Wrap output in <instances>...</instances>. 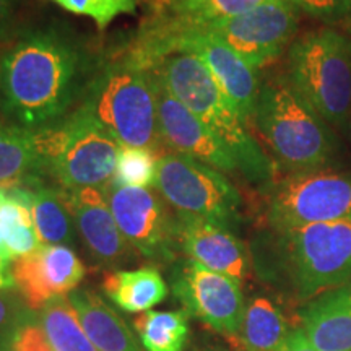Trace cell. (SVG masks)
I'll return each mask as SVG.
<instances>
[{
	"mask_svg": "<svg viewBox=\"0 0 351 351\" xmlns=\"http://www.w3.org/2000/svg\"><path fill=\"white\" fill-rule=\"evenodd\" d=\"M103 57L62 21L19 29L0 51V116L28 130L60 124L82 104Z\"/></svg>",
	"mask_w": 351,
	"mask_h": 351,
	"instance_id": "1",
	"label": "cell"
},
{
	"mask_svg": "<svg viewBox=\"0 0 351 351\" xmlns=\"http://www.w3.org/2000/svg\"><path fill=\"white\" fill-rule=\"evenodd\" d=\"M256 267L298 302H309L351 280V217L269 230L256 244Z\"/></svg>",
	"mask_w": 351,
	"mask_h": 351,
	"instance_id": "2",
	"label": "cell"
},
{
	"mask_svg": "<svg viewBox=\"0 0 351 351\" xmlns=\"http://www.w3.org/2000/svg\"><path fill=\"white\" fill-rule=\"evenodd\" d=\"M152 70L166 90L226 145L245 181L261 192L274 184L275 165L247 130L207 65L195 56L173 54Z\"/></svg>",
	"mask_w": 351,
	"mask_h": 351,
	"instance_id": "3",
	"label": "cell"
},
{
	"mask_svg": "<svg viewBox=\"0 0 351 351\" xmlns=\"http://www.w3.org/2000/svg\"><path fill=\"white\" fill-rule=\"evenodd\" d=\"M78 108L98 121L122 147L147 148L156 155L163 150L155 75L127 49L103 57Z\"/></svg>",
	"mask_w": 351,
	"mask_h": 351,
	"instance_id": "4",
	"label": "cell"
},
{
	"mask_svg": "<svg viewBox=\"0 0 351 351\" xmlns=\"http://www.w3.org/2000/svg\"><path fill=\"white\" fill-rule=\"evenodd\" d=\"M252 124L287 174L333 166L337 140L332 127L296 93L287 75L262 83Z\"/></svg>",
	"mask_w": 351,
	"mask_h": 351,
	"instance_id": "5",
	"label": "cell"
},
{
	"mask_svg": "<svg viewBox=\"0 0 351 351\" xmlns=\"http://www.w3.org/2000/svg\"><path fill=\"white\" fill-rule=\"evenodd\" d=\"M288 82L332 129L348 134L351 119V36L317 28L288 47Z\"/></svg>",
	"mask_w": 351,
	"mask_h": 351,
	"instance_id": "6",
	"label": "cell"
},
{
	"mask_svg": "<svg viewBox=\"0 0 351 351\" xmlns=\"http://www.w3.org/2000/svg\"><path fill=\"white\" fill-rule=\"evenodd\" d=\"M34 135L44 174L65 191L104 189L114 179L122 145L80 108Z\"/></svg>",
	"mask_w": 351,
	"mask_h": 351,
	"instance_id": "7",
	"label": "cell"
},
{
	"mask_svg": "<svg viewBox=\"0 0 351 351\" xmlns=\"http://www.w3.org/2000/svg\"><path fill=\"white\" fill-rule=\"evenodd\" d=\"M155 191L178 217L204 218L232 230L241 221V195L221 171L181 153L158 156Z\"/></svg>",
	"mask_w": 351,
	"mask_h": 351,
	"instance_id": "8",
	"label": "cell"
},
{
	"mask_svg": "<svg viewBox=\"0 0 351 351\" xmlns=\"http://www.w3.org/2000/svg\"><path fill=\"white\" fill-rule=\"evenodd\" d=\"M265 194L269 230H289L351 217V173L324 168L287 174Z\"/></svg>",
	"mask_w": 351,
	"mask_h": 351,
	"instance_id": "9",
	"label": "cell"
},
{
	"mask_svg": "<svg viewBox=\"0 0 351 351\" xmlns=\"http://www.w3.org/2000/svg\"><path fill=\"white\" fill-rule=\"evenodd\" d=\"M112 217L135 252L153 262H173L178 249L176 215L156 191L109 182L103 189Z\"/></svg>",
	"mask_w": 351,
	"mask_h": 351,
	"instance_id": "10",
	"label": "cell"
},
{
	"mask_svg": "<svg viewBox=\"0 0 351 351\" xmlns=\"http://www.w3.org/2000/svg\"><path fill=\"white\" fill-rule=\"evenodd\" d=\"M171 288L189 315L228 339H238L245 311L238 280L184 258L173 267Z\"/></svg>",
	"mask_w": 351,
	"mask_h": 351,
	"instance_id": "11",
	"label": "cell"
},
{
	"mask_svg": "<svg viewBox=\"0 0 351 351\" xmlns=\"http://www.w3.org/2000/svg\"><path fill=\"white\" fill-rule=\"evenodd\" d=\"M300 10L291 0H267L252 10L207 26L245 64L258 70L274 62L296 39Z\"/></svg>",
	"mask_w": 351,
	"mask_h": 351,
	"instance_id": "12",
	"label": "cell"
},
{
	"mask_svg": "<svg viewBox=\"0 0 351 351\" xmlns=\"http://www.w3.org/2000/svg\"><path fill=\"white\" fill-rule=\"evenodd\" d=\"M15 289L32 311L43 309L57 298L69 296L85 276V265L72 247L41 245L12 262Z\"/></svg>",
	"mask_w": 351,
	"mask_h": 351,
	"instance_id": "13",
	"label": "cell"
},
{
	"mask_svg": "<svg viewBox=\"0 0 351 351\" xmlns=\"http://www.w3.org/2000/svg\"><path fill=\"white\" fill-rule=\"evenodd\" d=\"M155 80L158 122L163 145L171 152L194 158L221 173H236L238 166L226 145L181 101L176 99L156 75Z\"/></svg>",
	"mask_w": 351,
	"mask_h": 351,
	"instance_id": "14",
	"label": "cell"
},
{
	"mask_svg": "<svg viewBox=\"0 0 351 351\" xmlns=\"http://www.w3.org/2000/svg\"><path fill=\"white\" fill-rule=\"evenodd\" d=\"M176 239L179 251L200 265L231 276L239 283L249 276L251 256L230 228L204 218L176 215Z\"/></svg>",
	"mask_w": 351,
	"mask_h": 351,
	"instance_id": "15",
	"label": "cell"
},
{
	"mask_svg": "<svg viewBox=\"0 0 351 351\" xmlns=\"http://www.w3.org/2000/svg\"><path fill=\"white\" fill-rule=\"evenodd\" d=\"M75 219L78 238L88 256L104 269H117L130 262L134 249L127 243L112 217L103 189L65 191Z\"/></svg>",
	"mask_w": 351,
	"mask_h": 351,
	"instance_id": "16",
	"label": "cell"
},
{
	"mask_svg": "<svg viewBox=\"0 0 351 351\" xmlns=\"http://www.w3.org/2000/svg\"><path fill=\"white\" fill-rule=\"evenodd\" d=\"M3 192L29 208L43 245H67L73 249L78 244L80 238L65 189L49 178H33L21 186L3 189Z\"/></svg>",
	"mask_w": 351,
	"mask_h": 351,
	"instance_id": "17",
	"label": "cell"
},
{
	"mask_svg": "<svg viewBox=\"0 0 351 351\" xmlns=\"http://www.w3.org/2000/svg\"><path fill=\"white\" fill-rule=\"evenodd\" d=\"M300 320L317 351H351V280L306 302Z\"/></svg>",
	"mask_w": 351,
	"mask_h": 351,
	"instance_id": "18",
	"label": "cell"
},
{
	"mask_svg": "<svg viewBox=\"0 0 351 351\" xmlns=\"http://www.w3.org/2000/svg\"><path fill=\"white\" fill-rule=\"evenodd\" d=\"M83 330L98 351H142L130 327L91 289H73L67 296Z\"/></svg>",
	"mask_w": 351,
	"mask_h": 351,
	"instance_id": "19",
	"label": "cell"
},
{
	"mask_svg": "<svg viewBox=\"0 0 351 351\" xmlns=\"http://www.w3.org/2000/svg\"><path fill=\"white\" fill-rule=\"evenodd\" d=\"M103 291L124 313L143 314L166 300L168 283L155 265H145L109 271L103 280Z\"/></svg>",
	"mask_w": 351,
	"mask_h": 351,
	"instance_id": "20",
	"label": "cell"
},
{
	"mask_svg": "<svg viewBox=\"0 0 351 351\" xmlns=\"http://www.w3.org/2000/svg\"><path fill=\"white\" fill-rule=\"evenodd\" d=\"M44 174L34 130L13 125L0 117V187L21 186Z\"/></svg>",
	"mask_w": 351,
	"mask_h": 351,
	"instance_id": "21",
	"label": "cell"
},
{
	"mask_svg": "<svg viewBox=\"0 0 351 351\" xmlns=\"http://www.w3.org/2000/svg\"><path fill=\"white\" fill-rule=\"evenodd\" d=\"M288 333V320L280 307L269 298L256 296L245 304L236 340L243 351H280Z\"/></svg>",
	"mask_w": 351,
	"mask_h": 351,
	"instance_id": "22",
	"label": "cell"
},
{
	"mask_svg": "<svg viewBox=\"0 0 351 351\" xmlns=\"http://www.w3.org/2000/svg\"><path fill=\"white\" fill-rule=\"evenodd\" d=\"M36 320L54 351H98L83 330L69 298H57L36 311Z\"/></svg>",
	"mask_w": 351,
	"mask_h": 351,
	"instance_id": "23",
	"label": "cell"
},
{
	"mask_svg": "<svg viewBox=\"0 0 351 351\" xmlns=\"http://www.w3.org/2000/svg\"><path fill=\"white\" fill-rule=\"evenodd\" d=\"M145 351H184L189 339L186 311H147L134 320Z\"/></svg>",
	"mask_w": 351,
	"mask_h": 351,
	"instance_id": "24",
	"label": "cell"
},
{
	"mask_svg": "<svg viewBox=\"0 0 351 351\" xmlns=\"http://www.w3.org/2000/svg\"><path fill=\"white\" fill-rule=\"evenodd\" d=\"M263 2L267 0H178L168 10L155 15H165L174 25L184 28H207L243 15Z\"/></svg>",
	"mask_w": 351,
	"mask_h": 351,
	"instance_id": "25",
	"label": "cell"
},
{
	"mask_svg": "<svg viewBox=\"0 0 351 351\" xmlns=\"http://www.w3.org/2000/svg\"><path fill=\"white\" fill-rule=\"evenodd\" d=\"M0 230L12 261L28 256L43 245L29 208L7 195L0 202Z\"/></svg>",
	"mask_w": 351,
	"mask_h": 351,
	"instance_id": "26",
	"label": "cell"
},
{
	"mask_svg": "<svg viewBox=\"0 0 351 351\" xmlns=\"http://www.w3.org/2000/svg\"><path fill=\"white\" fill-rule=\"evenodd\" d=\"M158 155L147 148L121 147L112 182L127 187H150L155 184Z\"/></svg>",
	"mask_w": 351,
	"mask_h": 351,
	"instance_id": "27",
	"label": "cell"
},
{
	"mask_svg": "<svg viewBox=\"0 0 351 351\" xmlns=\"http://www.w3.org/2000/svg\"><path fill=\"white\" fill-rule=\"evenodd\" d=\"M73 15L91 19L99 29H104L121 15H134L137 0H51Z\"/></svg>",
	"mask_w": 351,
	"mask_h": 351,
	"instance_id": "28",
	"label": "cell"
},
{
	"mask_svg": "<svg viewBox=\"0 0 351 351\" xmlns=\"http://www.w3.org/2000/svg\"><path fill=\"white\" fill-rule=\"evenodd\" d=\"M34 311L21 300L15 288L0 289V348L7 343L15 328Z\"/></svg>",
	"mask_w": 351,
	"mask_h": 351,
	"instance_id": "29",
	"label": "cell"
},
{
	"mask_svg": "<svg viewBox=\"0 0 351 351\" xmlns=\"http://www.w3.org/2000/svg\"><path fill=\"white\" fill-rule=\"evenodd\" d=\"M298 10L324 23L335 25L351 20V0H291Z\"/></svg>",
	"mask_w": 351,
	"mask_h": 351,
	"instance_id": "30",
	"label": "cell"
},
{
	"mask_svg": "<svg viewBox=\"0 0 351 351\" xmlns=\"http://www.w3.org/2000/svg\"><path fill=\"white\" fill-rule=\"evenodd\" d=\"M2 351H54L47 343L46 337L39 327L36 315L33 313L26 317L15 332L12 333L7 343L0 348Z\"/></svg>",
	"mask_w": 351,
	"mask_h": 351,
	"instance_id": "31",
	"label": "cell"
},
{
	"mask_svg": "<svg viewBox=\"0 0 351 351\" xmlns=\"http://www.w3.org/2000/svg\"><path fill=\"white\" fill-rule=\"evenodd\" d=\"M20 0H0V44H7L15 36L16 28V10Z\"/></svg>",
	"mask_w": 351,
	"mask_h": 351,
	"instance_id": "32",
	"label": "cell"
},
{
	"mask_svg": "<svg viewBox=\"0 0 351 351\" xmlns=\"http://www.w3.org/2000/svg\"><path fill=\"white\" fill-rule=\"evenodd\" d=\"M280 351H317V350H315V346L311 343L309 339H307L304 328L295 327L289 330L287 340H285V343Z\"/></svg>",
	"mask_w": 351,
	"mask_h": 351,
	"instance_id": "33",
	"label": "cell"
},
{
	"mask_svg": "<svg viewBox=\"0 0 351 351\" xmlns=\"http://www.w3.org/2000/svg\"><path fill=\"white\" fill-rule=\"evenodd\" d=\"M12 262L10 258L0 256V289H12L15 288L12 275Z\"/></svg>",
	"mask_w": 351,
	"mask_h": 351,
	"instance_id": "34",
	"label": "cell"
},
{
	"mask_svg": "<svg viewBox=\"0 0 351 351\" xmlns=\"http://www.w3.org/2000/svg\"><path fill=\"white\" fill-rule=\"evenodd\" d=\"M148 5L153 8V13H158V12H163V10H168L171 5H174L178 0H147Z\"/></svg>",
	"mask_w": 351,
	"mask_h": 351,
	"instance_id": "35",
	"label": "cell"
},
{
	"mask_svg": "<svg viewBox=\"0 0 351 351\" xmlns=\"http://www.w3.org/2000/svg\"><path fill=\"white\" fill-rule=\"evenodd\" d=\"M204 351H230V350H225V348H219V346H217V348H207Z\"/></svg>",
	"mask_w": 351,
	"mask_h": 351,
	"instance_id": "36",
	"label": "cell"
},
{
	"mask_svg": "<svg viewBox=\"0 0 351 351\" xmlns=\"http://www.w3.org/2000/svg\"><path fill=\"white\" fill-rule=\"evenodd\" d=\"M348 135H350V140H351V119H350V125H348Z\"/></svg>",
	"mask_w": 351,
	"mask_h": 351,
	"instance_id": "37",
	"label": "cell"
},
{
	"mask_svg": "<svg viewBox=\"0 0 351 351\" xmlns=\"http://www.w3.org/2000/svg\"><path fill=\"white\" fill-rule=\"evenodd\" d=\"M0 351H2V350H0Z\"/></svg>",
	"mask_w": 351,
	"mask_h": 351,
	"instance_id": "38",
	"label": "cell"
},
{
	"mask_svg": "<svg viewBox=\"0 0 351 351\" xmlns=\"http://www.w3.org/2000/svg\"><path fill=\"white\" fill-rule=\"evenodd\" d=\"M0 117H2V116H0Z\"/></svg>",
	"mask_w": 351,
	"mask_h": 351,
	"instance_id": "39",
	"label": "cell"
}]
</instances>
